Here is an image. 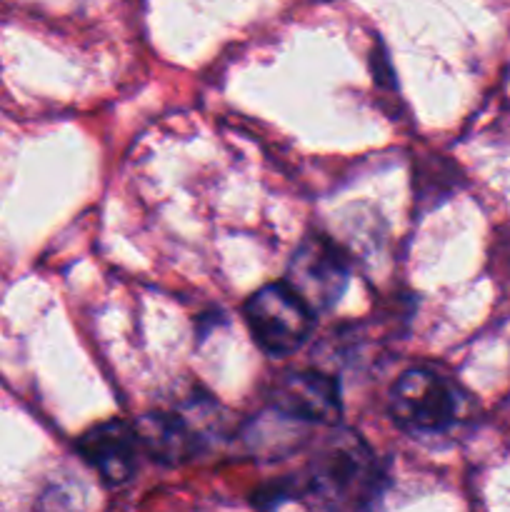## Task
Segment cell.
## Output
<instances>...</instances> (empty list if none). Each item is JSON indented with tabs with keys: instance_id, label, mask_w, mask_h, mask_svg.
<instances>
[{
	"instance_id": "1",
	"label": "cell",
	"mask_w": 510,
	"mask_h": 512,
	"mask_svg": "<svg viewBox=\"0 0 510 512\" xmlns=\"http://www.w3.org/2000/svg\"><path fill=\"white\" fill-rule=\"evenodd\" d=\"M380 475L375 455L363 438L338 430L315 450L298 480V493L320 512L360 510L378 495Z\"/></svg>"
},
{
	"instance_id": "2",
	"label": "cell",
	"mask_w": 510,
	"mask_h": 512,
	"mask_svg": "<svg viewBox=\"0 0 510 512\" xmlns=\"http://www.w3.org/2000/svg\"><path fill=\"white\" fill-rule=\"evenodd\" d=\"M350 280V265L343 250L325 235H308L288 265L285 285L298 295L310 313L330 310L340 298Z\"/></svg>"
},
{
	"instance_id": "3",
	"label": "cell",
	"mask_w": 510,
	"mask_h": 512,
	"mask_svg": "<svg viewBox=\"0 0 510 512\" xmlns=\"http://www.w3.org/2000/svg\"><path fill=\"white\" fill-rule=\"evenodd\" d=\"M245 320L255 343L270 355H288L308 340L313 313L285 283H273L250 295Z\"/></svg>"
},
{
	"instance_id": "4",
	"label": "cell",
	"mask_w": 510,
	"mask_h": 512,
	"mask_svg": "<svg viewBox=\"0 0 510 512\" xmlns=\"http://www.w3.org/2000/svg\"><path fill=\"white\" fill-rule=\"evenodd\" d=\"M390 413L410 433H440L450 428L458 413L453 385L430 368H410L395 380Z\"/></svg>"
},
{
	"instance_id": "5",
	"label": "cell",
	"mask_w": 510,
	"mask_h": 512,
	"mask_svg": "<svg viewBox=\"0 0 510 512\" xmlns=\"http://www.w3.org/2000/svg\"><path fill=\"white\" fill-rule=\"evenodd\" d=\"M273 405L285 418L335 425L340 420L338 383L318 370H290L273 385Z\"/></svg>"
},
{
	"instance_id": "6",
	"label": "cell",
	"mask_w": 510,
	"mask_h": 512,
	"mask_svg": "<svg viewBox=\"0 0 510 512\" xmlns=\"http://www.w3.org/2000/svg\"><path fill=\"white\" fill-rule=\"evenodd\" d=\"M138 448L133 425L123 420L95 425L78 440V453L83 455L85 463L93 465L100 478L110 485H123L133 478Z\"/></svg>"
},
{
	"instance_id": "7",
	"label": "cell",
	"mask_w": 510,
	"mask_h": 512,
	"mask_svg": "<svg viewBox=\"0 0 510 512\" xmlns=\"http://www.w3.org/2000/svg\"><path fill=\"white\" fill-rule=\"evenodd\" d=\"M138 445L163 465L185 463L195 453V433L180 415L148 413L133 425Z\"/></svg>"
}]
</instances>
